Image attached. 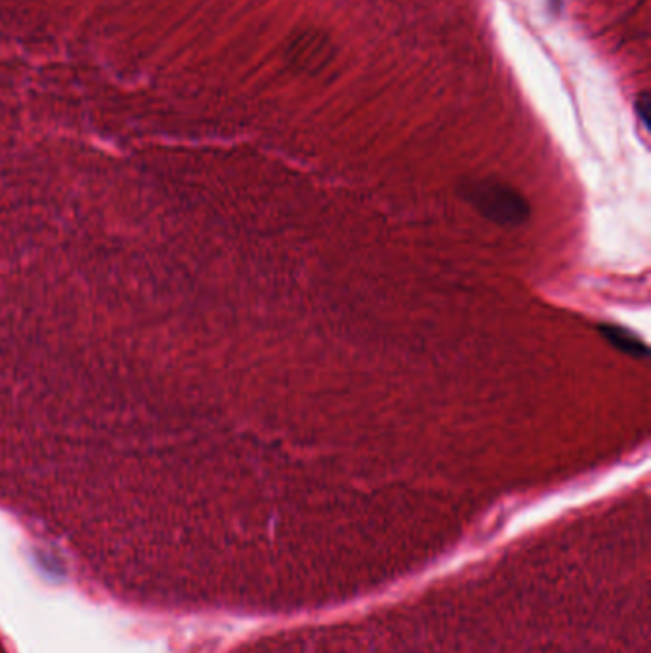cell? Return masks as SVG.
Listing matches in <instances>:
<instances>
[{
	"label": "cell",
	"instance_id": "cell-1",
	"mask_svg": "<svg viewBox=\"0 0 651 653\" xmlns=\"http://www.w3.org/2000/svg\"><path fill=\"white\" fill-rule=\"evenodd\" d=\"M462 195L481 216L499 225H518L529 216V207L514 188L499 180H472Z\"/></svg>",
	"mask_w": 651,
	"mask_h": 653
},
{
	"label": "cell",
	"instance_id": "cell-2",
	"mask_svg": "<svg viewBox=\"0 0 651 653\" xmlns=\"http://www.w3.org/2000/svg\"><path fill=\"white\" fill-rule=\"evenodd\" d=\"M289 58L299 69L319 71L329 64V40L317 31L300 33L291 42Z\"/></svg>",
	"mask_w": 651,
	"mask_h": 653
},
{
	"label": "cell",
	"instance_id": "cell-3",
	"mask_svg": "<svg viewBox=\"0 0 651 653\" xmlns=\"http://www.w3.org/2000/svg\"><path fill=\"white\" fill-rule=\"evenodd\" d=\"M600 333L615 350L627 353L629 358H634V360H646L647 358L646 343L634 331L627 329V326L613 325V323H604V325H600Z\"/></svg>",
	"mask_w": 651,
	"mask_h": 653
},
{
	"label": "cell",
	"instance_id": "cell-4",
	"mask_svg": "<svg viewBox=\"0 0 651 653\" xmlns=\"http://www.w3.org/2000/svg\"><path fill=\"white\" fill-rule=\"evenodd\" d=\"M636 111L640 113V121L644 126H647V94H642L638 102H636Z\"/></svg>",
	"mask_w": 651,
	"mask_h": 653
}]
</instances>
